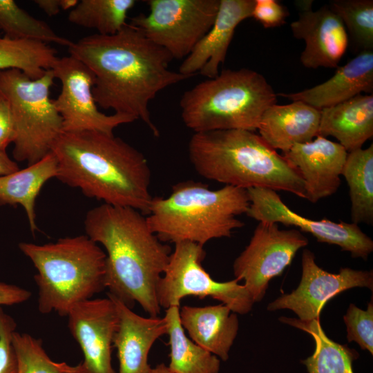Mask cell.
<instances>
[{"label":"cell","instance_id":"603a6c76","mask_svg":"<svg viewBox=\"0 0 373 373\" xmlns=\"http://www.w3.org/2000/svg\"><path fill=\"white\" fill-rule=\"evenodd\" d=\"M318 135L332 136L349 153L373 136V95H358L320 110Z\"/></svg>","mask_w":373,"mask_h":373},{"label":"cell","instance_id":"3957f363","mask_svg":"<svg viewBox=\"0 0 373 373\" xmlns=\"http://www.w3.org/2000/svg\"><path fill=\"white\" fill-rule=\"evenodd\" d=\"M51 152L62 183L104 204L148 214L153 198L148 160L120 137L97 131L63 132Z\"/></svg>","mask_w":373,"mask_h":373},{"label":"cell","instance_id":"d6a6232c","mask_svg":"<svg viewBox=\"0 0 373 373\" xmlns=\"http://www.w3.org/2000/svg\"><path fill=\"white\" fill-rule=\"evenodd\" d=\"M349 343L356 342L362 350L373 354V303L372 298L366 310L351 303L343 316Z\"/></svg>","mask_w":373,"mask_h":373},{"label":"cell","instance_id":"b9f144b4","mask_svg":"<svg viewBox=\"0 0 373 373\" xmlns=\"http://www.w3.org/2000/svg\"><path fill=\"white\" fill-rule=\"evenodd\" d=\"M0 38H1V37H0Z\"/></svg>","mask_w":373,"mask_h":373},{"label":"cell","instance_id":"ba28073f","mask_svg":"<svg viewBox=\"0 0 373 373\" xmlns=\"http://www.w3.org/2000/svg\"><path fill=\"white\" fill-rule=\"evenodd\" d=\"M52 70L32 79L18 69L0 70V93L8 101L16 137L12 155L33 164L51 153L63 133L62 118L50 98Z\"/></svg>","mask_w":373,"mask_h":373},{"label":"cell","instance_id":"ac0fdd59","mask_svg":"<svg viewBox=\"0 0 373 373\" xmlns=\"http://www.w3.org/2000/svg\"><path fill=\"white\" fill-rule=\"evenodd\" d=\"M254 0H220L211 28L183 59L179 73L192 77L197 72L208 78L219 74L236 27L251 17Z\"/></svg>","mask_w":373,"mask_h":373},{"label":"cell","instance_id":"9a60e30c","mask_svg":"<svg viewBox=\"0 0 373 373\" xmlns=\"http://www.w3.org/2000/svg\"><path fill=\"white\" fill-rule=\"evenodd\" d=\"M67 317L70 332L84 354L77 373H116L111 353L118 317L113 300L107 296L84 300L75 305Z\"/></svg>","mask_w":373,"mask_h":373},{"label":"cell","instance_id":"8992f818","mask_svg":"<svg viewBox=\"0 0 373 373\" xmlns=\"http://www.w3.org/2000/svg\"><path fill=\"white\" fill-rule=\"evenodd\" d=\"M19 248L37 271L41 314L67 316L75 305L106 289V253L86 235L45 245L23 242Z\"/></svg>","mask_w":373,"mask_h":373},{"label":"cell","instance_id":"ffe728a7","mask_svg":"<svg viewBox=\"0 0 373 373\" xmlns=\"http://www.w3.org/2000/svg\"><path fill=\"white\" fill-rule=\"evenodd\" d=\"M362 92H373V51L358 52L344 66H338L334 75L321 84L277 95L291 101H301L321 110L348 100Z\"/></svg>","mask_w":373,"mask_h":373},{"label":"cell","instance_id":"ab89813d","mask_svg":"<svg viewBox=\"0 0 373 373\" xmlns=\"http://www.w3.org/2000/svg\"><path fill=\"white\" fill-rule=\"evenodd\" d=\"M77 0H60L61 9L68 10L73 9L78 3Z\"/></svg>","mask_w":373,"mask_h":373},{"label":"cell","instance_id":"4316f807","mask_svg":"<svg viewBox=\"0 0 373 373\" xmlns=\"http://www.w3.org/2000/svg\"><path fill=\"white\" fill-rule=\"evenodd\" d=\"M341 175L349 187L353 223H373V145L347 153Z\"/></svg>","mask_w":373,"mask_h":373},{"label":"cell","instance_id":"277c9868","mask_svg":"<svg viewBox=\"0 0 373 373\" xmlns=\"http://www.w3.org/2000/svg\"><path fill=\"white\" fill-rule=\"evenodd\" d=\"M188 152L195 171L204 178L246 190L269 189L305 198L297 169L254 131L195 133Z\"/></svg>","mask_w":373,"mask_h":373},{"label":"cell","instance_id":"cb8c5ba5","mask_svg":"<svg viewBox=\"0 0 373 373\" xmlns=\"http://www.w3.org/2000/svg\"><path fill=\"white\" fill-rule=\"evenodd\" d=\"M57 173V162L51 152L23 169L0 176V205H21L33 234L38 231L36 199L44 184L52 178H56Z\"/></svg>","mask_w":373,"mask_h":373},{"label":"cell","instance_id":"6da1fadb","mask_svg":"<svg viewBox=\"0 0 373 373\" xmlns=\"http://www.w3.org/2000/svg\"><path fill=\"white\" fill-rule=\"evenodd\" d=\"M68 48L93 73L97 105L141 119L156 137L160 131L149 102L162 90L191 77L169 69L171 55L131 24L114 35L86 36Z\"/></svg>","mask_w":373,"mask_h":373},{"label":"cell","instance_id":"7402d4cb","mask_svg":"<svg viewBox=\"0 0 373 373\" xmlns=\"http://www.w3.org/2000/svg\"><path fill=\"white\" fill-rule=\"evenodd\" d=\"M180 323L197 345L219 357L229 358V350L237 336V314L221 303L205 307H180Z\"/></svg>","mask_w":373,"mask_h":373},{"label":"cell","instance_id":"f546056e","mask_svg":"<svg viewBox=\"0 0 373 373\" xmlns=\"http://www.w3.org/2000/svg\"><path fill=\"white\" fill-rule=\"evenodd\" d=\"M0 30L12 39L55 43L67 47L73 42L58 35L46 22L30 15L13 0H0Z\"/></svg>","mask_w":373,"mask_h":373},{"label":"cell","instance_id":"f35d334b","mask_svg":"<svg viewBox=\"0 0 373 373\" xmlns=\"http://www.w3.org/2000/svg\"><path fill=\"white\" fill-rule=\"evenodd\" d=\"M19 169L17 163L8 157L6 151L0 150V176L12 173Z\"/></svg>","mask_w":373,"mask_h":373},{"label":"cell","instance_id":"30bf717a","mask_svg":"<svg viewBox=\"0 0 373 373\" xmlns=\"http://www.w3.org/2000/svg\"><path fill=\"white\" fill-rule=\"evenodd\" d=\"M131 25L176 59H185L214 23L220 0H149Z\"/></svg>","mask_w":373,"mask_h":373},{"label":"cell","instance_id":"1f68e13d","mask_svg":"<svg viewBox=\"0 0 373 373\" xmlns=\"http://www.w3.org/2000/svg\"><path fill=\"white\" fill-rule=\"evenodd\" d=\"M12 344L17 361V373H77V367L52 361L41 339L15 332Z\"/></svg>","mask_w":373,"mask_h":373},{"label":"cell","instance_id":"836d02e7","mask_svg":"<svg viewBox=\"0 0 373 373\" xmlns=\"http://www.w3.org/2000/svg\"><path fill=\"white\" fill-rule=\"evenodd\" d=\"M17 323L0 306V373H17V361L12 344Z\"/></svg>","mask_w":373,"mask_h":373},{"label":"cell","instance_id":"4fadbf2b","mask_svg":"<svg viewBox=\"0 0 373 373\" xmlns=\"http://www.w3.org/2000/svg\"><path fill=\"white\" fill-rule=\"evenodd\" d=\"M250 204L247 215L258 221L298 227L312 234L320 242L336 245L353 258L366 260L373 251V241L357 224L335 222L326 218L312 220L292 211L272 189L251 188L247 190Z\"/></svg>","mask_w":373,"mask_h":373},{"label":"cell","instance_id":"60d3db41","mask_svg":"<svg viewBox=\"0 0 373 373\" xmlns=\"http://www.w3.org/2000/svg\"><path fill=\"white\" fill-rule=\"evenodd\" d=\"M150 373H172L167 365L164 363L157 365L155 367L152 368Z\"/></svg>","mask_w":373,"mask_h":373},{"label":"cell","instance_id":"f1b7e54d","mask_svg":"<svg viewBox=\"0 0 373 373\" xmlns=\"http://www.w3.org/2000/svg\"><path fill=\"white\" fill-rule=\"evenodd\" d=\"M135 3V0H82L70 11L68 19L95 29L99 35H114L127 24V14Z\"/></svg>","mask_w":373,"mask_h":373},{"label":"cell","instance_id":"d590c367","mask_svg":"<svg viewBox=\"0 0 373 373\" xmlns=\"http://www.w3.org/2000/svg\"><path fill=\"white\" fill-rule=\"evenodd\" d=\"M16 137L15 126L11 108L7 99L0 93V150L13 143Z\"/></svg>","mask_w":373,"mask_h":373},{"label":"cell","instance_id":"74e56055","mask_svg":"<svg viewBox=\"0 0 373 373\" xmlns=\"http://www.w3.org/2000/svg\"><path fill=\"white\" fill-rule=\"evenodd\" d=\"M35 3L48 16L52 17L60 12V0H35Z\"/></svg>","mask_w":373,"mask_h":373},{"label":"cell","instance_id":"8d00e7d4","mask_svg":"<svg viewBox=\"0 0 373 373\" xmlns=\"http://www.w3.org/2000/svg\"><path fill=\"white\" fill-rule=\"evenodd\" d=\"M31 292L17 285L0 280V306L17 305L27 301Z\"/></svg>","mask_w":373,"mask_h":373},{"label":"cell","instance_id":"83f0119b","mask_svg":"<svg viewBox=\"0 0 373 373\" xmlns=\"http://www.w3.org/2000/svg\"><path fill=\"white\" fill-rule=\"evenodd\" d=\"M57 51L48 44L27 39L0 38V70L18 69L32 79L52 70Z\"/></svg>","mask_w":373,"mask_h":373},{"label":"cell","instance_id":"7a4b0ae2","mask_svg":"<svg viewBox=\"0 0 373 373\" xmlns=\"http://www.w3.org/2000/svg\"><path fill=\"white\" fill-rule=\"evenodd\" d=\"M84 228L106 249L108 293L131 309L137 303L149 316H159L157 287L171 249L151 231L144 215L103 203L87 212Z\"/></svg>","mask_w":373,"mask_h":373},{"label":"cell","instance_id":"52a82bcc","mask_svg":"<svg viewBox=\"0 0 373 373\" xmlns=\"http://www.w3.org/2000/svg\"><path fill=\"white\" fill-rule=\"evenodd\" d=\"M277 94L265 77L249 69H226L186 90L180 100L184 125L195 133L256 131Z\"/></svg>","mask_w":373,"mask_h":373},{"label":"cell","instance_id":"4dcf8cb0","mask_svg":"<svg viewBox=\"0 0 373 373\" xmlns=\"http://www.w3.org/2000/svg\"><path fill=\"white\" fill-rule=\"evenodd\" d=\"M328 6L343 21L356 50L373 51V1L332 0Z\"/></svg>","mask_w":373,"mask_h":373},{"label":"cell","instance_id":"7c38bea8","mask_svg":"<svg viewBox=\"0 0 373 373\" xmlns=\"http://www.w3.org/2000/svg\"><path fill=\"white\" fill-rule=\"evenodd\" d=\"M52 71L61 89L55 106L62 118L63 132L97 131L113 133L119 125L133 122L134 117L98 109L93 93L95 77L92 71L72 55L58 58Z\"/></svg>","mask_w":373,"mask_h":373},{"label":"cell","instance_id":"d4e9b609","mask_svg":"<svg viewBox=\"0 0 373 373\" xmlns=\"http://www.w3.org/2000/svg\"><path fill=\"white\" fill-rule=\"evenodd\" d=\"M180 307H169L164 316L170 346L169 370L172 373H218L220 359L186 335L180 321Z\"/></svg>","mask_w":373,"mask_h":373},{"label":"cell","instance_id":"8fae6325","mask_svg":"<svg viewBox=\"0 0 373 373\" xmlns=\"http://www.w3.org/2000/svg\"><path fill=\"white\" fill-rule=\"evenodd\" d=\"M308 245L300 230L280 229L278 224L259 222L245 249L236 258V279L243 280L254 303L260 301L269 281L280 276L296 252Z\"/></svg>","mask_w":373,"mask_h":373},{"label":"cell","instance_id":"9c48e42d","mask_svg":"<svg viewBox=\"0 0 373 373\" xmlns=\"http://www.w3.org/2000/svg\"><path fill=\"white\" fill-rule=\"evenodd\" d=\"M206 252L204 246L191 242L175 244L166 269L157 287V299L161 308L180 306L189 296L211 297L238 314H246L254 301L243 285L236 278L227 282L213 280L202 267Z\"/></svg>","mask_w":373,"mask_h":373},{"label":"cell","instance_id":"e0dca14e","mask_svg":"<svg viewBox=\"0 0 373 373\" xmlns=\"http://www.w3.org/2000/svg\"><path fill=\"white\" fill-rule=\"evenodd\" d=\"M347 153L338 142L317 135L309 142L294 145L283 156L299 172L305 199L316 203L337 191Z\"/></svg>","mask_w":373,"mask_h":373},{"label":"cell","instance_id":"d6986e66","mask_svg":"<svg viewBox=\"0 0 373 373\" xmlns=\"http://www.w3.org/2000/svg\"><path fill=\"white\" fill-rule=\"evenodd\" d=\"M107 296L114 302L118 317L113 338L118 373H150L149 352L154 343L167 333L164 317L141 316L114 296L107 293Z\"/></svg>","mask_w":373,"mask_h":373},{"label":"cell","instance_id":"2e32d148","mask_svg":"<svg viewBox=\"0 0 373 373\" xmlns=\"http://www.w3.org/2000/svg\"><path fill=\"white\" fill-rule=\"evenodd\" d=\"M312 3L298 1V18L290 24L294 37L305 42L300 62L307 68H337L349 44L346 28L328 5L314 11Z\"/></svg>","mask_w":373,"mask_h":373},{"label":"cell","instance_id":"484cf974","mask_svg":"<svg viewBox=\"0 0 373 373\" xmlns=\"http://www.w3.org/2000/svg\"><path fill=\"white\" fill-rule=\"evenodd\" d=\"M279 321L308 333L314 338L313 354L301 361L308 373H354L352 363L358 357V352L329 338L320 320L303 321L283 316Z\"/></svg>","mask_w":373,"mask_h":373},{"label":"cell","instance_id":"5b68a950","mask_svg":"<svg viewBox=\"0 0 373 373\" xmlns=\"http://www.w3.org/2000/svg\"><path fill=\"white\" fill-rule=\"evenodd\" d=\"M250 204L246 189L225 185L211 190L192 180L173 185L165 198L153 197L147 223L164 243L191 242L202 246L209 241L229 238L244 222L240 215Z\"/></svg>","mask_w":373,"mask_h":373},{"label":"cell","instance_id":"e575fe53","mask_svg":"<svg viewBox=\"0 0 373 373\" xmlns=\"http://www.w3.org/2000/svg\"><path fill=\"white\" fill-rule=\"evenodd\" d=\"M289 13L287 9L276 0H254L251 17L264 28H275L285 23Z\"/></svg>","mask_w":373,"mask_h":373},{"label":"cell","instance_id":"44dd1931","mask_svg":"<svg viewBox=\"0 0 373 373\" xmlns=\"http://www.w3.org/2000/svg\"><path fill=\"white\" fill-rule=\"evenodd\" d=\"M320 116L319 109L301 101L274 104L263 113L257 130L269 146L284 153L318 135Z\"/></svg>","mask_w":373,"mask_h":373},{"label":"cell","instance_id":"5bb4252c","mask_svg":"<svg viewBox=\"0 0 373 373\" xmlns=\"http://www.w3.org/2000/svg\"><path fill=\"white\" fill-rule=\"evenodd\" d=\"M354 287H367L372 291L373 271L341 268L338 274L321 268L314 254L305 249L302 254V276L298 287L270 303L269 311L287 309L303 321L320 320L326 303L343 291Z\"/></svg>","mask_w":373,"mask_h":373}]
</instances>
